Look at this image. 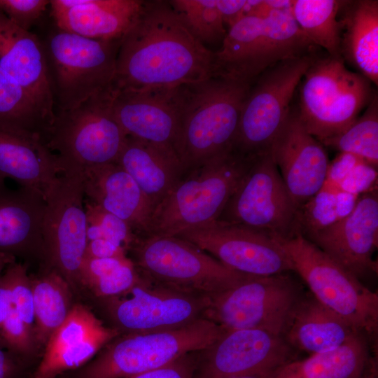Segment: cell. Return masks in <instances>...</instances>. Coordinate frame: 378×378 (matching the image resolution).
<instances>
[{
    "label": "cell",
    "mask_w": 378,
    "mask_h": 378,
    "mask_svg": "<svg viewBox=\"0 0 378 378\" xmlns=\"http://www.w3.org/2000/svg\"><path fill=\"white\" fill-rule=\"evenodd\" d=\"M16 258L12 255L0 254V276L8 265L15 261Z\"/></svg>",
    "instance_id": "681fc988"
},
{
    "label": "cell",
    "mask_w": 378,
    "mask_h": 378,
    "mask_svg": "<svg viewBox=\"0 0 378 378\" xmlns=\"http://www.w3.org/2000/svg\"><path fill=\"white\" fill-rule=\"evenodd\" d=\"M344 1L294 0L291 14L305 36L332 57L341 55L340 11Z\"/></svg>",
    "instance_id": "1f68e13d"
},
{
    "label": "cell",
    "mask_w": 378,
    "mask_h": 378,
    "mask_svg": "<svg viewBox=\"0 0 378 378\" xmlns=\"http://www.w3.org/2000/svg\"><path fill=\"white\" fill-rule=\"evenodd\" d=\"M304 237L358 279L377 274V190L360 195L352 211L340 220Z\"/></svg>",
    "instance_id": "d6986e66"
},
{
    "label": "cell",
    "mask_w": 378,
    "mask_h": 378,
    "mask_svg": "<svg viewBox=\"0 0 378 378\" xmlns=\"http://www.w3.org/2000/svg\"><path fill=\"white\" fill-rule=\"evenodd\" d=\"M115 163L134 180L153 211L183 174L174 151L130 136Z\"/></svg>",
    "instance_id": "4316f807"
},
{
    "label": "cell",
    "mask_w": 378,
    "mask_h": 378,
    "mask_svg": "<svg viewBox=\"0 0 378 378\" xmlns=\"http://www.w3.org/2000/svg\"><path fill=\"white\" fill-rule=\"evenodd\" d=\"M359 197L324 183L316 194L299 207V232L307 237L335 224L352 211Z\"/></svg>",
    "instance_id": "e575fe53"
},
{
    "label": "cell",
    "mask_w": 378,
    "mask_h": 378,
    "mask_svg": "<svg viewBox=\"0 0 378 378\" xmlns=\"http://www.w3.org/2000/svg\"><path fill=\"white\" fill-rule=\"evenodd\" d=\"M369 350L368 338L358 333L334 350L288 362L268 378H362L377 365Z\"/></svg>",
    "instance_id": "f546056e"
},
{
    "label": "cell",
    "mask_w": 378,
    "mask_h": 378,
    "mask_svg": "<svg viewBox=\"0 0 378 378\" xmlns=\"http://www.w3.org/2000/svg\"><path fill=\"white\" fill-rule=\"evenodd\" d=\"M119 335L86 306L74 304L65 321L49 337L33 378H56L80 368Z\"/></svg>",
    "instance_id": "ffe728a7"
},
{
    "label": "cell",
    "mask_w": 378,
    "mask_h": 378,
    "mask_svg": "<svg viewBox=\"0 0 378 378\" xmlns=\"http://www.w3.org/2000/svg\"><path fill=\"white\" fill-rule=\"evenodd\" d=\"M113 100L111 88L55 113L44 142L61 171L83 172L116 162L127 136L115 118Z\"/></svg>",
    "instance_id": "9c48e42d"
},
{
    "label": "cell",
    "mask_w": 378,
    "mask_h": 378,
    "mask_svg": "<svg viewBox=\"0 0 378 378\" xmlns=\"http://www.w3.org/2000/svg\"><path fill=\"white\" fill-rule=\"evenodd\" d=\"M36 344L33 332L13 308L0 329V348L19 358L29 355Z\"/></svg>",
    "instance_id": "ab89813d"
},
{
    "label": "cell",
    "mask_w": 378,
    "mask_h": 378,
    "mask_svg": "<svg viewBox=\"0 0 378 378\" xmlns=\"http://www.w3.org/2000/svg\"><path fill=\"white\" fill-rule=\"evenodd\" d=\"M0 67L31 97L50 126L55 103L45 48L1 12Z\"/></svg>",
    "instance_id": "7402d4cb"
},
{
    "label": "cell",
    "mask_w": 378,
    "mask_h": 378,
    "mask_svg": "<svg viewBox=\"0 0 378 378\" xmlns=\"http://www.w3.org/2000/svg\"><path fill=\"white\" fill-rule=\"evenodd\" d=\"M251 85L212 76L179 86L174 151L183 174L233 149Z\"/></svg>",
    "instance_id": "7a4b0ae2"
},
{
    "label": "cell",
    "mask_w": 378,
    "mask_h": 378,
    "mask_svg": "<svg viewBox=\"0 0 378 378\" xmlns=\"http://www.w3.org/2000/svg\"><path fill=\"white\" fill-rule=\"evenodd\" d=\"M88 241L104 239L114 242L127 251L136 234L119 218L85 200Z\"/></svg>",
    "instance_id": "74e56055"
},
{
    "label": "cell",
    "mask_w": 378,
    "mask_h": 378,
    "mask_svg": "<svg viewBox=\"0 0 378 378\" xmlns=\"http://www.w3.org/2000/svg\"><path fill=\"white\" fill-rule=\"evenodd\" d=\"M45 199L44 267L56 270L71 288L81 286L80 268L88 243L83 172L61 171Z\"/></svg>",
    "instance_id": "4fadbf2b"
},
{
    "label": "cell",
    "mask_w": 378,
    "mask_h": 378,
    "mask_svg": "<svg viewBox=\"0 0 378 378\" xmlns=\"http://www.w3.org/2000/svg\"><path fill=\"white\" fill-rule=\"evenodd\" d=\"M120 41L91 39L58 29L50 35L45 50L59 111L112 88Z\"/></svg>",
    "instance_id": "8fae6325"
},
{
    "label": "cell",
    "mask_w": 378,
    "mask_h": 378,
    "mask_svg": "<svg viewBox=\"0 0 378 378\" xmlns=\"http://www.w3.org/2000/svg\"><path fill=\"white\" fill-rule=\"evenodd\" d=\"M5 271L9 279L13 308L34 336L32 284L27 266L15 260Z\"/></svg>",
    "instance_id": "f35d334b"
},
{
    "label": "cell",
    "mask_w": 378,
    "mask_h": 378,
    "mask_svg": "<svg viewBox=\"0 0 378 378\" xmlns=\"http://www.w3.org/2000/svg\"><path fill=\"white\" fill-rule=\"evenodd\" d=\"M295 22L290 9L264 17L246 16L228 29L220 48L214 52L213 74L251 85L271 66L316 52Z\"/></svg>",
    "instance_id": "277c9868"
},
{
    "label": "cell",
    "mask_w": 378,
    "mask_h": 378,
    "mask_svg": "<svg viewBox=\"0 0 378 378\" xmlns=\"http://www.w3.org/2000/svg\"><path fill=\"white\" fill-rule=\"evenodd\" d=\"M19 371L18 358L0 348V378H17Z\"/></svg>",
    "instance_id": "c3c4849f"
},
{
    "label": "cell",
    "mask_w": 378,
    "mask_h": 378,
    "mask_svg": "<svg viewBox=\"0 0 378 378\" xmlns=\"http://www.w3.org/2000/svg\"><path fill=\"white\" fill-rule=\"evenodd\" d=\"M283 182L299 209L323 186L330 160L324 146L290 111L270 149Z\"/></svg>",
    "instance_id": "ac0fdd59"
},
{
    "label": "cell",
    "mask_w": 378,
    "mask_h": 378,
    "mask_svg": "<svg viewBox=\"0 0 378 378\" xmlns=\"http://www.w3.org/2000/svg\"><path fill=\"white\" fill-rule=\"evenodd\" d=\"M358 333L309 293L298 306L285 338L295 350L312 355L334 350Z\"/></svg>",
    "instance_id": "f1b7e54d"
},
{
    "label": "cell",
    "mask_w": 378,
    "mask_h": 378,
    "mask_svg": "<svg viewBox=\"0 0 378 378\" xmlns=\"http://www.w3.org/2000/svg\"><path fill=\"white\" fill-rule=\"evenodd\" d=\"M13 308L9 279L4 270L0 276V329Z\"/></svg>",
    "instance_id": "7dc6e473"
},
{
    "label": "cell",
    "mask_w": 378,
    "mask_h": 378,
    "mask_svg": "<svg viewBox=\"0 0 378 378\" xmlns=\"http://www.w3.org/2000/svg\"><path fill=\"white\" fill-rule=\"evenodd\" d=\"M363 162L365 161L353 154L340 153L330 161L325 182L337 187L339 183Z\"/></svg>",
    "instance_id": "ee69618b"
},
{
    "label": "cell",
    "mask_w": 378,
    "mask_h": 378,
    "mask_svg": "<svg viewBox=\"0 0 378 378\" xmlns=\"http://www.w3.org/2000/svg\"><path fill=\"white\" fill-rule=\"evenodd\" d=\"M36 343L46 345L53 332L71 312V291L67 281L56 270L46 267L31 279Z\"/></svg>",
    "instance_id": "4dcf8cb0"
},
{
    "label": "cell",
    "mask_w": 378,
    "mask_h": 378,
    "mask_svg": "<svg viewBox=\"0 0 378 378\" xmlns=\"http://www.w3.org/2000/svg\"><path fill=\"white\" fill-rule=\"evenodd\" d=\"M122 246L111 241L97 239L88 241L85 258H108L126 256Z\"/></svg>",
    "instance_id": "f6af8a7d"
},
{
    "label": "cell",
    "mask_w": 378,
    "mask_h": 378,
    "mask_svg": "<svg viewBox=\"0 0 378 378\" xmlns=\"http://www.w3.org/2000/svg\"><path fill=\"white\" fill-rule=\"evenodd\" d=\"M304 295L288 272L249 275L211 298L204 318L226 330L259 328L285 337Z\"/></svg>",
    "instance_id": "30bf717a"
},
{
    "label": "cell",
    "mask_w": 378,
    "mask_h": 378,
    "mask_svg": "<svg viewBox=\"0 0 378 378\" xmlns=\"http://www.w3.org/2000/svg\"><path fill=\"white\" fill-rule=\"evenodd\" d=\"M175 237L244 274L270 276L293 271L276 237L266 232L216 220Z\"/></svg>",
    "instance_id": "2e32d148"
},
{
    "label": "cell",
    "mask_w": 378,
    "mask_h": 378,
    "mask_svg": "<svg viewBox=\"0 0 378 378\" xmlns=\"http://www.w3.org/2000/svg\"><path fill=\"white\" fill-rule=\"evenodd\" d=\"M318 55L315 52L279 62L251 84L242 106L234 150L251 157L270 151L295 91Z\"/></svg>",
    "instance_id": "7c38bea8"
},
{
    "label": "cell",
    "mask_w": 378,
    "mask_h": 378,
    "mask_svg": "<svg viewBox=\"0 0 378 378\" xmlns=\"http://www.w3.org/2000/svg\"><path fill=\"white\" fill-rule=\"evenodd\" d=\"M377 167L363 162L351 170L337 185L340 190L361 195L377 190Z\"/></svg>",
    "instance_id": "7bdbcfd3"
},
{
    "label": "cell",
    "mask_w": 378,
    "mask_h": 378,
    "mask_svg": "<svg viewBox=\"0 0 378 378\" xmlns=\"http://www.w3.org/2000/svg\"><path fill=\"white\" fill-rule=\"evenodd\" d=\"M140 274L127 255L118 258H85L80 268V285L99 299L118 296L128 290Z\"/></svg>",
    "instance_id": "836d02e7"
},
{
    "label": "cell",
    "mask_w": 378,
    "mask_h": 378,
    "mask_svg": "<svg viewBox=\"0 0 378 378\" xmlns=\"http://www.w3.org/2000/svg\"><path fill=\"white\" fill-rule=\"evenodd\" d=\"M85 200L119 218L136 235L147 234L152 207L131 176L117 163L83 172Z\"/></svg>",
    "instance_id": "d4e9b609"
},
{
    "label": "cell",
    "mask_w": 378,
    "mask_h": 378,
    "mask_svg": "<svg viewBox=\"0 0 378 378\" xmlns=\"http://www.w3.org/2000/svg\"><path fill=\"white\" fill-rule=\"evenodd\" d=\"M48 5V0H0V12L18 27L29 31Z\"/></svg>",
    "instance_id": "60d3db41"
},
{
    "label": "cell",
    "mask_w": 378,
    "mask_h": 378,
    "mask_svg": "<svg viewBox=\"0 0 378 378\" xmlns=\"http://www.w3.org/2000/svg\"><path fill=\"white\" fill-rule=\"evenodd\" d=\"M45 209L42 193L20 186L10 188L0 179V254L44 262Z\"/></svg>",
    "instance_id": "603a6c76"
},
{
    "label": "cell",
    "mask_w": 378,
    "mask_h": 378,
    "mask_svg": "<svg viewBox=\"0 0 378 378\" xmlns=\"http://www.w3.org/2000/svg\"><path fill=\"white\" fill-rule=\"evenodd\" d=\"M141 0H51L58 29L85 38L120 40L144 6Z\"/></svg>",
    "instance_id": "cb8c5ba5"
},
{
    "label": "cell",
    "mask_w": 378,
    "mask_h": 378,
    "mask_svg": "<svg viewBox=\"0 0 378 378\" xmlns=\"http://www.w3.org/2000/svg\"><path fill=\"white\" fill-rule=\"evenodd\" d=\"M214 52L189 31L169 1H144L120 41L113 92L172 89L213 74Z\"/></svg>",
    "instance_id": "6da1fadb"
},
{
    "label": "cell",
    "mask_w": 378,
    "mask_h": 378,
    "mask_svg": "<svg viewBox=\"0 0 378 378\" xmlns=\"http://www.w3.org/2000/svg\"><path fill=\"white\" fill-rule=\"evenodd\" d=\"M127 251L141 275L195 296L211 299L249 276L175 236L136 235Z\"/></svg>",
    "instance_id": "5b68a950"
},
{
    "label": "cell",
    "mask_w": 378,
    "mask_h": 378,
    "mask_svg": "<svg viewBox=\"0 0 378 378\" xmlns=\"http://www.w3.org/2000/svg\"><path fill=\"white\" fill-rule=\"evenodd\" d=\"M295 351L284 336L265 330H225L200 351L196 378L270 374L295 360Z\"/></svg>",
    "instance_id": "e0dca14e"
},
{
    "label": "cell",
    "mask_w": 378,
    "mask_h": 378,
    "mask_svg": "<svg viewBox=\"0 0 378 378\" xmlns=\"http://www.w3.org/2000/svg\"><path fill=\"white\" fill-rule=\"evenodd\" d=\"M270 374H254V375H245V376H238V377H232L226 378H268Z\"/></svg>",
    "instance_id": "f907efd6"
},
{
    "label": "cell",
    "mask_w": 378,
    "mask_h": 378,
    "mask_svg": "<svg viewBox=\"0 0 378 378\" xmlns=\"http://www.w3.org/2000/svg\"><path fill=\"white\" fill-rule=\"evenodd\" d=\"M120 334L174 330L204 318L210 299L181 293L140 274L128 290L100 300Z\"/></svg>",
    "instance_id": "9a60e30c"
},
{
    "label": "cell",
    "mask_w": 378,
    "mask_h": 378,
    "mask_svg": "<svg viewBox=\"0 0 378 378\" xmlns=\"http://www.w3.org/2000/svg\"><path fill=\"white\" fill-rule=\"evenodd\" d=\"M371 84L343 59L318 55L299 84L298 111L306 130L319 141L344 132L370 103Z\"/></svg>",
    "instance_id": "8992f818"
},
{
    "label": "cell",
    "mask_w": 378,
    "mask_h": 378,
    "mask_svg": "<svg viewBox=\"0 0 378 378\" xmlns=\"http://www.w3.org/2000/svg\"><path fill=\"white\" fill-rule=\"evenodd\" d=\"M340 153L360 158L368 164L378 165V97L374 92L364 113L344 132L320 141Z\"/></svg>",
    "instance_id": "d590c367"
},
{
    "label": "cell",
    "mask_w": 378,
    "mask_h": 378,
    "mask_svg": "<svg viewBox=\"0 0 378 378\" xmlns=\"http://www.w3.org/2000/svg\"><path fill=\"white\" fill-rule=\"evenodd\" d=\"M169 2L189 31L203 45L223 42L227 30L216 0H173Z\"/></svg>",
    "instance_id": "8d00e7d4"
},
{
    "label": "cell",
    "mask_w": 378,
    "mask_h": 378,
    "mask_svg": "<svg viewBox=\"0 0 378 378\" xmlns=\"http://www.w3.org/2000/svg\"><path fill=\"white\" fill-rule=\"evenodd\" d=\"M298 211L269 151L256 157L216 220L286 238L299 232Z\"/></svg>",
    "instance_id": "5bb4252c"
},
{
    "label": "cell",
    "mask_w": 378,
    "mask_h": 378,
    "mask_svg": "<svg viewBox=\"0 0 378 378\" xmlns=\"http://www.w3.org/2000/svg\"><path fill=\"white\" fill-rule=\"evenodd\" d=\"M246 1L216 0V5L225 26L228 29L244 17Z\"/></svg>",
    "instance_id": "bcb514c9"
},
{
    "label": "cell",
    "mask_w": 378,
    "mask_h": 378,
    "mask_svg": "<svg viewBox=\"0 0 378 378\" xmlns=\"http://www.w3.org/2000/svg\"><path fill=\"white\" fill-rule=\"evenodd\" d=\"M178 88L113 92V112L126 136L174 151Z\"/></svg>",
    "instance_id": "44dd1931"
},
{
    "label": "cell",
    "mask_w": 378,
    "mask_h": 378,
    "mask_svg": "<svg viewBox=\"0 0 378 378\" xmlns=\"http://www.w3.org/2000/svg\"><path fill=\"white\" fill-rule=\"evenodd\" d=\"M256 157L232 149L184 173L153 209L144 236H176L216 221Z\"/></svg>",
    "instance_id": "3957f363"
},
{
    "label": "cell",
    "mask_w": 378,
    "mask_h": 378,
    "mask_svg": "<svg viewBox=\"0 0 378 378\" xmlns=\"http://www.w3.org/2000/svg\"><path fill=\"white\" fill-rule=\"evenodd\" d=\"M200 351L185 354L164 366L127 378H195Z\"/></svg>",
    "instance_id": "b9f144b4"
},
{
    "label": "cell",
    "mask_w": 378,
    "mask_h": 378,
    "mask_svg": "<svg viewBox=\"0 0 378 378\" xmlns=\"http://www.w3.org/2000/svg\"><path fill=\"white\" fill-rule=\"evenodd\" d=\"M293 267L311 294L368 338L378 329V294L365 286L300 232L276 237Z\"/></svg>",
    "instance_id": "52a82bcc"
},
{
    "label": "cell",
    "mask_w": 378,
    "mask_h": 378,
    "mask_svg": "<svg viewBox=\"0 0 378 378\" xmlns=\"http://www.w3.org/2000/svg\"><path fill=\"white\" fill-rule=\"evenodd\" d=\"M49 126L31 97L0 67V128L43 140Z\"/></svg>",
    "instance_id": "d6a6232c"
},
{
    "label": "cell",
    "mask_w": 378,
    "mask_h": 378,
    "mask_svg": "<svg viewBox=\"0 0 378 378\" xmlns=\"http://www.w3.org/2000/svg\"><path fill=\"white\" fill-rule=\"evenodd\" d=\"M60 172L41 137L0 128V179L10 178L46 197Z\"/></svg>",
    "instance_id": "484cf974"
},
{
    "label": "cell",
    "mask_w": 378,
    "mask_h": 378,
    "mask_svg": "<svg viewBox=\"0 0 378 378\" xmlns=\"http://www.w3.org/2000/svg\"><path fill=\"white\" fill-rule=\"evenodd\" d=\"M377 365L374 366L364 377L362 378H377Z\"/></svg>",
    "instance_id": "816d5d0a"
},
{
    "label": "cell",
    "mask_w": 378,
    "mask_h": 378,
    "mask_svg": "<svg viewBox=\"0 0 378 378\" xmlns=\"http://www.w3.org/2000/svg\"><path fill=\"white\" fill-rule=\"evenodd\" d=\"M225 330L202 318L174 330L120 334L83 366L75 378H127L152 370L185 354L208 349Z\"/></svg>",
    "instance_id": "ba28073f"
},
{
    "label": "cell",
    "mask_w": 378,
    "mask_h": 378,
    "mask_svg": "<svg viewBox=\"0 0 378 378\" xmlns=\"http://www.w3.org/2000/svg\"><path fill=\"white\" fill-rule=\"evenodd\" d=\"M341 55L378 85V1H344L340 10Z\"/></svg>",
    "instance_id": "83f0119b"
}]
</instances>
